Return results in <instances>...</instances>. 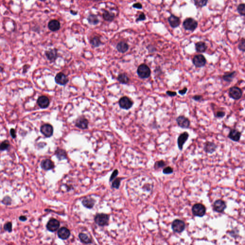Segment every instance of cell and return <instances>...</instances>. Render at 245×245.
I'll return each instance as SVG.
<instances>
[{
    "mask_svg": "<svg viewBox=\"0 0 245 245\" xmlns=\"http://www.w3.org/2000/svg\"><path fill=\"white\" fill-rule=\"evenodd\" d=\"M138 75L141 79H147L150 76V69L148 65L145 64H142L139 65L137 69Z\"/></svg>",
    "mask_w": 245,
    "mask_h": 245,
    "instance_id": "cell-1",
    "label": "cell"
},
{
    "mask_svg": "<svg viewBox=\"0 0 245 245\" xmlns=\"http://www.w3.org/2000/svg\"><path fill=\"white\" fill-rule=\"evenodd\" d=\"M229 95L230 98L235 100H239L242 96V90L239 87L233 86L229 90Z\"/></svg>",
    "mask_w": 245,
    "mask_h": 245,
    "instance_id": "cell-2",
    "label": "cell"
},
{
    "mask_svg": "<svg viewBox=\"0 0 245 245\" xmlns=\"http://www.w3.org/2000/svg\"><path fill=\"white\" fill-rule=\"evenodd\" d=\"M185 224L183 220L176 219L174 220L171 224V229L175 233H181L185 229Z\"/></svg>",
    "mask_w": 245,
    "mask_h": 245,
    "instance_id": "cell-3",
    "label": "cell"
},
{
    "mask_svg": "<svg viewBox=\"0 0 245 245\" xmlns=\"http://www.w3.org/2000/svg\"><path fill=\"white\" fill-rule=\"evenodd\" d=\"M192 212L194 216L203 217L206 213V208L202 203H196L192 207Z\"/></svg>",
    "mask_w": 245,
    "mask_h": 245,
    "instance_id": "cell-4",
    "label": "cell"
},
{
    "mask_svg": "<svg viewBox=\"0 0 245 245\" xmlns=\"http://www.w3.org/2000/svg\"><path fill=\"white\" fill-rule=\"evenodd\" d=\"M193 63L196 68H201L205 66L207 63L206 58L202 54L195 55L193 59Z\"/></svg>",
    "mask_w": 245,
    "mask_h": 245,
    "instance_id": "cell-5",
    "label": "cell"
},
{
    "mask_svg": "<svg viewBox=\"0 0 245 245\" xmlns=\"http://www.w3.org/2000/svg\"><path fill=\"white\" fill-rule=\"evenodd\" d=\"M183 26L185 29L193 31L196 29L198 26V22L193 18H187L184 21Z\"/></svg>",
    "mask_w": 245,
    "mask_h": 245,
    "instance_id": "cell-6",
    "label": "cell"
},
{
    "mask_svg": "<svg viewBox=\"0 0 245 245\" xmlns=\"http://www.w3.org/2000/svg\"><path fill=\"white\" fill-rule=\"evenodd\" d=\"M178 126L183 129H188L190 126L191 122L188 118L184 115H180L176 119Z\"/></svg>",
    "mask_w": 245,
    "mask_h": 245,
    "instance_id": "cell-7",
    "label": "cell"
},
{
    "mask_svg": "<svg viewBox=\"0 0 245 245\" xmlns=\"http://www.w3.org/2000/svg\"><path fill=\"white\" fill-rule=\"evenodd\" d=\"M95 220L96 223L99 226H106L108 223L109 216L105 213H99L96 216Z\"/></svg>",
    "mask_w": 245,
    "mask_h": 245,
    "instance_id": "cell-8",
    "label": "cell"
},
{
    "mask_svg": "<svg viewBox=\"0 0 245 245\" xmlns=\"http://www.w3.org/2000/svg\"><path fill=\"white\" fill-rule=\"evenodd\" d=\"M119 104L122 108L128 110L131 108L133 106V102L128 97H122L120 99L119 101Z\"/></svg>",
    "mask_w": 245,
    "mask_h": 245,
    "instance_id": "cell-9",
    "label": "cell"
},
{
    "mask_svg": "<svg viewBox=\"0 0 245 245\" xmlns=\"http://www.w3.org/2000/svg\"><path fill=\"white\" fill-rule=\"evenodd\" d=\"M226 208V205L225 201L222 200H217L214 202L213 205V209L216 212L222 213Z\"/></svg>",
    "mask_w": 245,
    "mask_h": 245,
    "instance_id": "cell-10",
    "label": "cell"
},
{
    "mask_svg": "<svg viewBox=\"0 0 245 245\" xmlns=\"http://www.w3.org/2000/svg\"><path fill=\"white\" fill-rule=\"evenodd\" d=\"M189 137V133L187 132H184L179 135L178 138L177 143L178 148L180 150H181L183 148V147L185 142L187 141Z\"/></svg>",
    "mask_w": 245,
    "mask_h": 245,
    "instance_id": "cell-11",
    "label": "cell"
},
{
    "mask_svg": "<svg viewBox=\"0 0 245 245\" xmlns=\"http://www.w3.org/2000/svg\"><path fill=\"white\" fill-rule=\"evenodd\" d=\"M40 131L41 133L47 138L52 136L53 133L52 126L49 124H45L42 125L40 128Z\"/></svg>",
    "mask_w": 245,
    "mask_h": 245,
    "instance_id": "cell-12",
    "label": "cell"
},
{
    "mask_svg": "<svg viewBox=\"0 0 245 245\" xmlns=\"http://www.w3.org/2000/svg\"><path fill=\"white\" fill-rule=\"evenodd\" d=\"M59 226L60 223L58 220L55 219H51L47 223V228L49 231L55 232L59 229Z\"/></svg>",
    "mask_w": 245,
    "mask_h": 245,
    "instance_id": "cell-13",
    "label": "cell"
},
{
    "mask_svg": "<svg viewBox=\"0 0 245 245\" xmlns=\"http://www.w3.org/2000/svg\"><path fill=\"white\" fill-rule=\"evenodd\" d=\"M241 133L237 129H231L228 135V138L231 140L235 142H239L241 138Z\"/></svg>",
    "mask_w": 245,
    "mask_h": 245,
    "instance_id": "cell-14",
    "label": "cell"
},
{
    "mask_svg": "<svg viewBox=\"0 0 245 245\" xmlns=\"http://www.w3.org/2000/svg\"><path fill=\"white\" fill-rule=\"evenodd\" d=\"M55 82L61 85H65L69 82V79L64 73L59 72L55 77Z\"/></svg>",
    "mask_w": 245,
    "mask_h": 245,
    "instance_id": "cell-15",
    "label": "cell"
},
{
    "mask_svg": "<svg viewBox=\"0 0 245 245\" xmlns=\"http://www.w3.org/2000/svg\"><path fill=\"white\" fill-rule=\"evenodd\" d=\"M217 145L212 142L207 141L204 146V150L206 153L212 154L216 150Z\"/></svg>",
    "mask_w": 245,
    "mask_h": 245,
    "instance_id": "cell-16",
    "label": "cell"
},
{
    "mask_svg": "<svg viewBox=\"0 0 245 245\" xmlns=\"http://www.w3.org/2000/svg\"><path fill=\"white\" fill-rule=\"evenodd\" d=\"M57 235L60 239H63V240H65V239H68L70 236V231L66 227H61V229H59V231H58Z\"/></svg>",
    "mask_w": 245,
    "mask_h": 245,
    "instance_id": "cell-17",
    "label": "cell"
},
{
    "mask_svg": "<svg viewBox=\"0 0 245 245\" xmlns=\"http://www.w3.org/2000/svg\"><path fill=\"white\" fill-rule=\"evenodd\" d=\"M38 105L41 108H46L49 106V100L47 97L45 96H41L37 100Z\"/></svg>",
    "mask_w": 245,
    "mask_h": 245,
    "instance_id": "cell-18",
    "label": "cell"
},
{
    "mask_svg": "<svg viewBox=\"0 0 245 245\" xmlns=\"http://www.w3.org/2000/svg\"><path fill=\"white\" fill-rule=\"evenodd\" d=\"M168 23L172 28H176L180 26L181 21L178 17L171 14L168 18Z\"/></svg>",
    "mask_w": 245,
    "mask_h": 245,
    "instance_id": "cell-19",
    "label": "cell"
},
{
    "mask_svg": "<svg viewBox=\"0 0 245 245\" xmlns=\"http://www.w3.org/2000/svg\"><path fill=\"white\" fill-rule=\"evenodd\" d=\"M48 27L49 29L52 32H56L60 28V23L57 20H52L49 23Z\"/></svg>",
    "mask_w": 245,
    "mask_h": 245,
    "instance_id": "cell-20",
    "label": "cell"
},
{
    "mask_svg": "<svg viewBox=\"0 0 245 245\" xmlns=\"http://www.w3.org/2000/svg\"><path fill=\"white\" fill-rule=\"evenodd\" d=\"M236 73H236V71L225 72L223 77H222V78H223V80L225 82L230 83L231 82H233V80L234 79L235 77L236 76Z\"/></svg>",
    "mask_w": 245,
    "mask_h": 245,
    "instance_id": "cell-21",
    "label": "cell"
},
{
    "mask_svg": "<svg viewBox=\"0 0 245 245\" xmlns=\"http://www.w3.org/2000/svg\"><path fill=\"white\" fill-rule=\"evenodd\" d=\"M88 121L87 119L84 117H81L78 119L76 122V126L80 129H86L88 128Z\"/></svg>",
    "mask_w": 245,
    "mask_h": 245,
    "instance_id": "cell-22",
    "label": "cell"
},
{
    "mask_svg": "<svg viewBox=\"0 0 245 245\" xmlns=\"http://www.w3.org/2000/svg\"><path fill=\"white\" fill-rule=\"evenodd\" d=\"M41 166L42 168L45 170H50L53 168L54 164L51 160L49 159L43 160L41 162Z\"/></svg>",
    "mask_w": 245,
    "mask_h": 245,
    "instance_id": "cell-23",
    "label": "cell"
},
{
    "mask_svg": "<svg viewBox=\"0 0 245 245\" xmlns=\"http://www.w3.org/2000/svg\"><path fill=\"white\" fill-rule=\"evenodd\" d=\"M46 55L47 59L51 61H54L57 57V50L52 49L46 51Z\"/></svg>",
    "mask_w": 245,
    "mask_h": 245,
    "instance_id": "cell-24",
    "label": "cell"
},
{
    "mask_svg": "<svg viewBox=\"0 0 245 245\" xmlns=\"http://www.w3.org/2000/svg\"><path fill=\"white\" fill-rule=\"evenodd\" d=\"M116 48L119 52L124 53L126 52V51L128 50L129 46L125 42L121 41L118 43Z\"/></svg>",
    "mask_w": 245,
    "mask_h": 245,
    "instance_id": "cell-25",
    "label": "cell"
},
{
    "mask_svg": "<svg viewBox=\"0 0 245 245\" xmlns=\"http://www.w3.org/2000/svg\"><path fill=\"white\" fill-rule=\"evenodd\" d=\"M207 49V47L204 42H199L195 44V49L197 52H205Z\"/></svg>",
    "mask_w": 245,
    "mask_h": 245,
    "instance_id": "cell-26",
    "label": "cell"
},
{
    "mask_svg": "<svg viewBox=\"0 0 245 245\" xmlns=\"http://www.w3.org/2000/svg\"><path fill=\"white\" fill-rule=\"evenodd\" d=\"M102 17L105 20L108 22H112L115 18L114 13H110L107 10H105L102 14Z\"/></svg>",
    "mask_w": 245,
    "mask_h": 245,
    "instance_id": "cell-27",
    "label": "cell"
},
{
    "mask_svg": "<svg viewBox=\"0 0 245 245\" xmlns=\"http://www.w3.org/2000/svg\"><path fill=\"white\" fill-rule=\"evenodd\" d=\"M87 20L90 24L95 26L99 22L98 18L97 15L95 14H90L87 17Z\"/></svg>",
    "mask_w": 245,
    "mask_h": 245,
    "instance_id": "cell-28",
    "label": "cell"
},
{
    "mask_svg": "<svg viewBox=\"0 0 245 245\" xmlns=\"http://www.w3.org/2000/svg\"><path fill=\"white\" fill-rule=\"evenodd\" d=\"M82 204L84 206L88 208H92L95 205V201L92 198H86L82 202Z\"/></svg>",
    "mask_w": 245,
    "mask_h": 245,
    "instance_id": "cell-29",
    "label": "cell"
},
{
    "mask_svg": "<svg viewBox=\"0 0 245 245\" xmlns=\"http://www.w3.org/2000/svg\"><path fill=\"white\" fill-rule=\"evenodd\" d=\"M80 241L85 244H89L92 243L91 239H90L89 236L85 234L80 233L79 235Z\"/></svg>",
    "mask_w": 245,
    "mask_h": 245,
    "instance_id": "cell-30",
    "label": "cell"
},
{
    "mask_svg": "<svg viewBox=\"0 0 245 245\" xmlns=\"http://www.w3.org/2000/svg\"><path fill=\"white\" fill-rule=\"evenodd\" d=\"M90 43L94 47H98L102 44L100 38L98 37H95L90 40Z\"/></svg>",
    "mask_w": 245,
    "mask_h": 245,
    "instance_id": "cell-31",
    "label": "cell"
},
{
    "mask_svg": "<svg viewBox=\"0 0 245 245\" xmlns=\"http://www.w3.org/2000/svg\"><path fill=\"white\" fill-rule=\"evenodd\" d=\"M118 80L122 84H127L129 82V78L125 74H121L118 76Z\"/></svg>",
    "mask_w": 245,
    "mask_h": 245,
    "instance_id": "cell-32",
    "label": "cell"
},
{
    "mask_svg": "<svg viewBox=\"0 0 245 245\" xmlns=\"http://www.w3.org/2000/svg\"><path fill=\"white\" fill-rule=\"evenodd\" d=\"M57 156L59 160H63L66 158V153L62 149H57L56 152Z\"/></svg>",
    "mask_w": 245,
    "mask_h": 245,
    "instance_id": "cell-33",
    "label": "cell"
},
{
    "mask_svg": "<svg viewBox=\"0 0 245 245\" xmlns=\"http://www.w3.org/2000/svg\"><path fill=\"white\" fill-rule=\"evenodd\" d=\"M194 2L197 6L203 7L206 5L208 0H194Z\"/></svg>",
    "mask_w": 245,
    "mask_h": 245,
    "instance_id": "cell-34",
    "label": "cell"
},
{
    "mask_svg": "<svg viewBox=\"0 0 245 245\" xmlns=\"http://www.w3.org/2000/svg\"><path fill=\"white\" fill-rule=\"evenodd\" d=\"M237 11L239 14L242 16L245 15V5L244 4H240L237 8Z\"/></svg>",
    "mask_w": 245,
    "mask_h": 245,
    "instance_id": "cell-35",
    "label": "cell"
},
{
    "mask_svg": "<svg viewBox=\"0 0 245 245\" xmlns=\"http://www.w3.org/2000/svg\"><path fill=\"white\" fill-rule=\"evenodd\" d=\"M165 165H166V163L164 161L162 160L158 161L155 163L154 168L156 170L159 169V168H163Z\"/></svg>",
    "mask_w": 245,
    "mask_h": 245,
    "instance_id": "cell-36",
    "label": "cell"
},
{
    "mask_svg": "<svg viewBox=\"0 0 245 245\" xmlns=\"http://www.w3.org/2000/svg\"><path fill=\"white\" fill-rule=\"evenodd\" d=\"M10 147V144L8 141L5 140L3 142L0 144V150H5L9 148Z\"/></svg>",
    "mask_w": 245,
    "mask_h": 245,
    "instance_id": "cell-37",
    "label": "cell"
},
{
    "mask_svg": "<svg viewBox=\"0 0 245 245\" xmlns=\"http://www.w3.org/2000/svg\"><path fill=\"white\" fill-rule=\"evenodd\" d=\"M238 48L240 50V51H242V52H245V39L243 38L241 40L240 43L239 44L238 46Z\"/></svg>",
    "mask_w": 245,
    "mask_h": 245,
    "instance_id": "cell-38",
    "label": "cell"
},
{
    "mask_svg": "<svg viewBox=\"0 0 245 245\" xmlns=\"http://www.w3.org/2000/svg\"><path fill=\"white\" fill-rule=\"evenodd\" d=\"M226 115V112L223 111H217L216 113L214 114V116L217 118H222L224 117Z\"/></svg>",
    "mask_w": 245,
    "mask_h": 245,
    "instance_id": "cell-39",
    "label": "cell"
},
{
    "mask_svg": "<svg viewBox=\"0 0 245 245\" xmlns=\"http://www.w3.org/2000/svg\"><path fill=\"white\" fill-rule=\"evenodd\" d=\"M173 172V169L170 167H167L164 168L163 170V173L165 174H170Z\"/></svg>",
    "mask_w": 245,
    "mask_h": 245,
    "instance_id": "cell-40",
    "label": "cell"
},
{
    "mask_svg": "<svg viewBox=\"0 0 245 245\" xmlns=\"http://www.w3.org/2000/svg\"><path fill=\"white\" fill-rule=\"evenodd\" d=\"M4 229L6 231H8L9 232H11L12 231V225H11V223H10V222L7 223L4 226Z\"/></svg>",
    "mask_w": 245,
    "mask_h": 245,
    "instance_id": "cell-41",
    "label": "cell"
},
{
    "mask_svg": "<svg viewBox=\"0 0 245 245\" xmlns=\"http://www.w3.org/2000/svg\"><path fill=\"white\" fill-rule=\"evenodd\" d=\"M145 14H144V13H141L140 14H139V16L136 19V22H139V21H144L145 20Z\"/></svg>",
    "mask_w": 245,
    "mask_h": 245,
    "instance_id": "cell-42",
    "label": "cell"
},
{
    "mask_svg": "<svg viewBox=\"0 0 245 245\" xmlns=\"http://www.w3.org/2000/svg\"><path fill=\"white\" fill-rule=\"evenodd\" d=\"M203 98V96L201 95H195L192 97V99L194 101H197V102H200V101H202Z\"/></svg>",
    "mask_w": 245,
    "mask_h": 245,
    "instance_id": "cell-43",
    "label": "cell"
},
{
    "mask_svg": "<svg viewBox=\"0 0 245 245\" xmlns=\"http://www.w3.org/2000/svg\"><path fill=\"white\" fill-rule=\"evenodd\" d=\"M120 179H117L115 180L114 183H112V186L115 188H118L120 186Z\"/></svg>",
    "mask_w": 245,
    "mask_h": 245,
    "instance_id": "cell-44",
    "label": "cell"
},
{
    "mask_svg": "<svg viewBox=\"0 0 245 245\" xmlns=\"http://www.w3.org/2000/svg\"><path fill=\"white\" fill-rule=\"evenodd\" d=\"M166 94L167 95L169 96L170 97H175L177 95V93L176 92L174 91H167L166 92Z\"/></svg>",
    "mask_w": 245,
    "mask_h": 245,
    "instance_id": "cell-45",
    "label": "cell"
},
{
    "mask_svg": "<svg viewBox=\"0 0 245 245\" xmlns=\"http://www.w3.org/2000/svg\"><path fill=\"white\" fill-rule=\"evenodd\" d=\"M187 87H184V88L183 89L179 90V91H178V93H179L181 95H184L187 93Z\"/></svg>",
    "mask_w": 245,
    "mask_h": 245,
    "instance_id": "cell-46",
    "label": "cell"
},
{
    "mask_svg": "<svg viewBox=\"0 0 245 245\" xmlns=\"http://www.w3.org/2000/svg\"><path fill=\"white\" fill-rule=\"evenodd\" d=\"M133 7L134 8H136V9H141L142 8V5L140 3H135L133 4Z\"/></svg>",
    "mask_w": 245,
    "mask_h": 245,
    "instance_id": "cell-47",
    "label": "cell"
},
{
    "mask_svg": "<svg viewBox=\"0 0 245 245\" xmlns=\"http://www.w3.org/2000/svg\"><path fill=\"white\" fill-rule=\"evenodd\" d=\"M118 174V171L117 170H115L114 172H113V173L112 174V175L111 176V178H110V181H112L113 179L115 178V177H116V175H117Z\"/></svg>",
    "mask_w": 245,
    "mask_h": 245,
    "instance_id": "cell-48",
    "label": "cell"
},
{
    "mask_svg": "<svg viewBox=\"0 0 245 245\" xmlns=\"http://www.w3.org/2000/svg\"><path fill=\"white\" fill-rule=\"evenodd\" d=\"M10 134L12 138H15L16 137V133H15V131L14 129H11L10 130Z\"/></svg>",
    "mask_w": 245,
    "mask_h": 245,
    "instance_id": "cell-49",
    "label": "cell"
},
{
    "mask_svg": "<svg viewBox=\"0 0 245 245\" xmlns=\"http://www.w3.org/2000/svg\"><path fill=\"white\" fill-rule=\"evenodd\" d=\"M19 219L21 221H25L27 220V217L25 216H21L20 217H19Z\"/></svg>",
    "mask_w": 245,
    "mask_h": 245,
    "instance_id": "cell-50",
    "label": "cell"
},
{
    "mask_svg": "<svg viewBox=\"0 0 245 245\" xmlns=\"http://www.w3.org/2000/svg\"><path fill=\"white\" fill-rule=\"evenodd\" d=\"M70 13L71 14L73 15H76L78 14V12L77 11H74L70 10Z\"/></svg>",
    "mask_w": 245,
    "mask_h": 245,
    "instance_id": "cell-51",
    "label": "cell"
},
{
    "mask_svg": "<svg viewBox=\"0 0 245 245\" xmlns=\"http://www.w3.org/2000/svg\"><path fill=\"white\" fill-rule=\"evenodd\" d=\"M40 1H46V0H40Z\"/></svg>",
    "mask_w": 245,
    "mask_h": 245,
    "instance_id": "cell-52",
    "label": "cell"
}]
</instances>
